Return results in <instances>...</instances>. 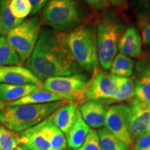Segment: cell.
Here are the masks:
<instances>
[{"instance_id": "1", "label": "cell", "mask_w": 150, "mask_h": 150, "mask_svg": "<svg viewBox=\"0 0 150 150\" xmlns=\"http://www.w3.org/2000/svg\"><path fill=\"white\" fill-rule=\"evenodd\" d=\"M25 67L40 80L72 75L80 69L69 50L65 33L48 28L41 29Z\"/></svg>"}, {"instance_id": "2", "label": "cell", "mask_w": 150, "mask_h": 150, "mask_svg": "<svg viewBox=\"0 0 150 150\" xmlns=\"http://www.w3.org/2000/svg\"><path fill=\"white\" fill-rule=\"evenodd\" d=\"M63 101L40 104L7 105L0 112V123L15 132H22L31 128L52 115Z\"/></svg>"}, {"instance_id": "3", "label": "cell", "mask_w": 150, "mask_h": 150, "mask_svg": "<svg viewBox=\"0 0 150 150\" xmlns=\"http://www.w3.org/2000/svg\"><path fill=\"white\" fill-rule=\"evenodd\" d=\"M69 50L79 66L94 74L98 66L97 30L91 25H81L65 34Z\"/></svg>"}, {"instance_id": "4", "label": "cell", "mask_w": 150, "mask_h": 150, "mask_svg": "<svg viewBox=\"0 0 150 150\" xmlns=\"http://www.w3.org/2000/svg\"><path fill=\"white\" fill-rule=\"evenodd\" d=\"M125 24L113 12L106 13L97 31L99 63L104 70H108L117 55L120 40L125 32Z\"/></svg>"}, {"instance_id": "5", "label": "cell", "mask_w": 150, "mask_h": 150, "mask_svg": "<svg viewBox=\"0 0 150 150\" xmlns=\"http://www.w3.org/2000/svg\"><path fill=\"white\" fill-rule=\"evenodd\" d=\"M42 16L47 25L60 32L79 27L83 17L76 0H49Z\"/></svg>"}, {"instance_id": "6", "label": "cell", "mask_w": 150, "mask_h": 150, "mask_svg": "<svg viewBox=\"0 0 150 150\" xmlns=\"http://www.w3.org/2000/svg\"><path fill=\"white\" fill-rule=\"evenodd\" d=\"M41 20L38 17L24 20L20 25L7 33V40L20 56L22 63L31 55L41 31Z\"/></svg>"}, {"instance_id": "7", "label": "cell", "mask_w": 150, "mask_h": 150, "mask_svg": "<svg viewBox=\"0 0 150 150\" xmlns=\"http://www.w3.org/2000/svg\"><path fill=\"white\" fill-rule=\"evenodd\" d=\"M116 93L114 75L106 72H95L75 99L81 104L89 101L111 100Z\"/></svg>"}, {"instance_id": "8", "label": "cell", "mask_w": 150, "mask_h": 150, "mask_svg": "<svg viewBox=\"0 0 150 150\" xmlns=\"http://www.w3.org/2000/svg\"><path fill=\"white\" fill-rule=\"evenodd\" d=\"M88 81L87 76L79 73L69 76H54L46 79L42 88L64 97L67 100L72 101L83 89Z\"/></svg>"}, {"instance_id": "9", "label": "cell", "mask_w": 150, "mask_h": 150, "mask_svg": "<svg viewBox=\"0 0 150 150\" xmlns=\"http://www.w3.org/2000/svg\"><path fill=\"white\" fill-rule=\"evenodd\" d=\"M130 110L131 106L128 104L112 105L107 109L105 121L106 128L128 147L134 143L129 131Z\"/></svg>"}, {"instance_id": "10", "label": "cell", "mask_w": 150, "mask_h": 150, "mask_svg": "<svg viewBox=\"0 0 150 150\" xmlns=\"http://www.w3.org/2000/svg\"><path fill=\"white\" fill-rule=\"evenodd\" d=\"M129 117V131L132 140L147 132V125L150 117V106L134 99L130 105Z\"/></svg>"}, {"instance_id": "11", "label": "cell", "mask_w": 150, "mask_h": 150, "mask_svg": "<svg viewBox=\"0 0 150 150\" xmlns=\"http://www.w3.org/2000/svg\"><path fill=\"white\" fill-rule=\"evenodd\" d=\"M0 83L14 85L33 84L42 87L41 80L27 67L20 65L0 66Z\"/></svg>"}, {"instance_id": "12", "label": "cell", "mask_w": 150, "mask_h": 150, "mask_svg": "<svg viewBox=\"0 0 150 150\" xmlns=\"http://www.w3.org/2000/svg\"><path fill=\"white\" fill-rule=\"evenodd\" d=\"M46 123L47 119L22 131L18 136L20 145H28L36 150H50Z\"/></svg>"}, {"instance_id": "13", "label": "cell", "mask_w": 150, "mask_h": 150, "mask_svg": "<svg viewBox=\"0 0 150 150\" xmlns=\"http://www.w3.org/2000/svg\"><path fill=\"white\" fill-rule=\"evenodd\" d=\"M83 120L92 128H100L105 125L106 102L102 101H89L82 104L79 108Z\"/></svg>"}, {"instance_id": "14", "label": "cell", "mask_w": 150, "mask_h": 150, "mask_svg": "<svg viewBox=\"0 0 150 150\" xmlns=\"http://www.w3.org/2000/svg\"><path fill=\"white\" fill-rule=\"evenodd\" d=\"M77 103L68 102L61 105L52 115V121L63 134L67 135L76 119Z\"/></svg>"}, {"instance_id": "15", "label": "cell", "mask_w": 150, "mask_h": 150, "mask_svg": "<svg viewBox=\"0 0 150 150\" xmlns=\"http://www.w3.org/2000/svg\"><path fill=\"white\" fill-rule=\"evenodd\" d=\"M118 50L130 58H139L142 52V38L136 28L130 26L125 30L120 40Z\"/></svg>"}, {"instance_id": "16", "label": "cell", "mask_w": 150, "mask_h": 150, "mask_svg": "<svg viewBox=\"0 0 150 150\" xmlns=\"http://www.w3.org/2000/svg\"><path fill=\"white\" fill-rule=\"evenodd\" d=\"M42 88V86L33 84L14 85L0 83V99L3 102H13L33 92L41 90Z\"/></svg>"}, {"instance_id": "17", "label": "cell", "mask_w": 150, "mask_h": 150, "mask_svg": "<svg viewBox=\"0 0 150 150\" xmlns=\"http://www.w3.org/2000/svg\"><path fill=\"white\" fill-rule=\"evenodd\" d=\"M90 130V127L83 120L79 110L78 109L76 121L66 135L67 145L70 149H78L83 145Z\"/></svg>"}, {"instance_id": "18", "label": "cell", "mask_w": 150, "mask_h": 150, "mask_svg": "<svg viewBox=\"0 0 150 150\" xmlns=\"http://www.w3.org/2000/svg\"><path fill=\"white\" fill-rule=\"evenodd\" d=\"M65 100H67V99L61 95L46 91V90L41 89L33 92L13 102L8 103L7 105L8 106H18V105L24 104H40Z\"/></svg>"}, {"instance_id": "19", "label": "cell", "mask_w": 150, "mask_h": 150, "mask_svg": "<svg viewBox=\"0 0 150 150\" xmlns=\"http://www.w3.org/2000/svg\"><path fill=\"white\" fill-rule=\"evenodd\" d=\"M11 0H1L0 5V34L6 35L11 30L20 25L24 20L14 16L10 8Z\"/></svg>"}, {"instance_id": "20", "label": "cell", "mask_w": 150, "mask_h": 150, "mask_svg": "<svg viewBox=\"0 0 150 150\" xmlns=\"http://www.w3.org/2000/svg\"><path fill=\"white\" fill-rule=\"evenodd\" d=\"M114 81L117 87V93L114 98L109 101V103L122 102L134 98L136 88L134 78L114 76Z\"/></svg>"}, {"instance_id": "21", "label": "cell", "mask_w": 150, "mask_h": 150, "mask_svg": "<svg viewBox=\"0 0 150 150\" xmlns=\"http://www.w3.org/2000/svg\"><path fill=\"white\" fill-rule=\"evenodd\" d=\"M110 74L118 77H129L134 70V61L131 58L120 53L115 56L110 66Z\"/></svg>"}, {"instance_id": "22", "label": "cell", "mask_w": 150, "mask_h": 150, "mask_svg": "<svg viewBox=\"0 0 150 150\" xmlns=\"http://www.w3.org/2000/svg\"><path fill=\"white\" fill-rule=\"evenodd\" d=\"M46 130L50 142V150H64L66 148L65 134L52 122V115L47 118Z\"/></svg>"}, {"instance_id": "23", "label": "cell", "mask_w": 150, "mask_h": 150, "mask_svg": "<svg viewBox=\"0 0 150 150\" xmlns=\"http://www.w3.org/2000/svg\"><path fill=\"white\" fill-rule=\"evenodd\" d=\"M22 63L20 56L11 47L6 35L0 36V66L20 65Z\"/></svg>"}, {"instance_id": "24", "label": "cell", "mask_w": 150, "mask_h": 150, "mask_svg": "<svg viewBox=\"0 0 150 150\" xmlns=\"http://www.w3.org/2000/svg\"><path fill=\"white\" fill-rule=\"evenodd\" d=\"M97 134L101 150H129L128 146L118 139L106 127L99 129Z\"/></svg>"}, {"instance_id": "25", "label": "cell", "mask_w": 150, "mask_h": 150, "mask_svg": "<svg viewBox=\"0 0 150 150\" xmlns=\"http://www.w3.org/2000/svg\"><path fill=\"white\" fill-rule=\"evenodd\" d=\"M136 83H150V53L144 54L135 65Z\"/></svg>"}, {"instance_id": "26", "label": "cell", "mask_w": 150, "mask_h": 150, "mask_svg": "<svg viewBox=\"0 0 150 150\" xmlns=\"http://www.w3.org/2000/svg\"><path fill=\"white\" fill-rule=\"evenodd\" d=\"M19 134L4 126L0 127V150H15L20 145Z\"/></svg>"}, {"instance_id": "27", "label": "cell", "mask_w": 150, "mask_h": 150, "mask_svg": "<svg viewBox=\"0 0 150 150\" xmlns=\"http://www.w3.org/2000/svg\"><path fill=\"white\" fill-rule=\"evenodd\" d=\"M10 8L16 18L24 20L31 14L32 6L29 0H11Z\"/></svg>"}, {"instance_id": "28", "label": "cell", "mask_w": 150, "mask_h": 150, "mask_svg": "<svg viewBox=\"0 0 150 150\" xmlns=\"http://www.w3.org/2000/svg\"><path fill=\"white\" fill-rule=\"evenodd\" d=\"M77 150H101L97 131L91 129L83 145Z\"/></svg>"}, {"instance_id": "29", "label": "cell", "mask_w": 150, "mask_h": 150, "mask_svg": "<svg viewBox=\"0 0 150 150\" xmlns=\"http://www.w3.org/2000/svg\"><path fill=\"white\" fill-rule=\"evenodd\" d=\"M135 99L150 106V83H136Z\"/></svg>"}, {"instance_id": "30", "label": "cell", "mask_w": 150, "mask_h": 150, "mask_svg": "<svg viewBox=\"0 0 150 150\" xmlns=\"http://www.w3.org/2000/svg\"><path fill=\"white\" fill-rule=\"evenodd\" d=\"M138 26L142 41L145 45H150V19L146 15H141L138 19Z\"/></svg>"}, {"instance_id": "31", "label": "cell", "mask_w": 150, "mask_h": 150, "mask_svg": "<svg viewBox=\"0 0 150 150\" xmlns=\"http://www.w3.org/2000/svg\"><path fill=\"white\" fill-rule=\"evenodd\" d=\"M131 150H150V134L146 132L134 141Z\"/></svg>"}, {"instance_id": "32", "label": "cell", "mask_w": 150, "mask_h": 150, "mask_svg": "<svg viewBox=\"0 0 150 150\" xmlns=\"http://www.w3.org/2000/svg\"><path fill=\"white\" fill-rule=\"evenodd\" d=\"M91 6L97 11H102L108 7L109 2L108 0H83Z\"/></svg>"}, {"instance_id": "33", "label": "cell", "mask_w": 150, "mask_h": 150, "mask_svg": "<svg viewBox=\"0 0 150 150\" xmlns=\"http://www.w3.org/2000/svg\"><path fill=\"white\" fill-rule=\"evenodd\" d=\"M29 1L32 6L31 15L33 16V15H35L40 12L44 8L49 0H29Z\"/></svg>"}, {"instance_id": "34", "label": "cell", "mask_w": 150, "mask_h": 150, "mask_svg": "<svg viewBox=\"0 0 150 150\" xmlns=\"http://www.w3.org/2000/svg\"><path fill=\"white\" fill-rule=\"evenodd\" d=\"M108 2H110L114 6L117 8H125L127 4L126 0H108Z\"/></svg>"}, {"instance_id": "35", "label": "cell", "mask_w": 150, "mask_h": 150, "mask_svg": "<svg viewBox=\"0 0 150 150\" xmlns=\"http://www.w3.org/2000/svg\"><path fill=\"white\" fill-rule=\"evenodd\" d=\"M15 150H36L31 147L25 145H19Z\"/></svg>"}, {"instance_id": "36", "label": "cell", "mask_w": 150, "mask_h": 150, "mask_svg": "<svg viewBox=\"0 0 150 150\" xmlns=\"http://www.w3.org/2000/svg\"><path fill=\"white\" fill-rule=\"evenodd\" d=\"M4 103L3 101L0 99V112L4 109Z\"/></svg>"}, {"instance_id": "37", "label": "cell", "mask_w": 150, "mask_h": 150, "mask_svg": "<svg viewBox=\"0 0 150 150\" xmlns=\"http://www.w3.org/2000/svg\"><path fill=\"white\" fill-rule=\"evenodd\" d=\"M147 132L149 133L150 134V117L149 120V122H148V125H147Z\"/></svg>"}, {"instance_id": "38", "label": "cell", "mask_w": 150, "mask_h": 150, "mask_svg": "<svg viewBox=\"0 0 150 150\" xmlns=\"http://www.w3.org/2000/svg\"><path fill=\"white\" fill-rule=\"evenodd\" d=\"M1 0H0V5H1Z\"/></svg>"}, {"instance_id": "39", "label": "cell", "mask_w": 150, "mask_h": 150, "mask_svg": "<svg viewBox=\"0 0 150 150\" xmlns=\"http://www.w3.org/2000/svg\"><path fill=\"white\" fill-rule=\"evenodd\" d=\"M65 150H72V149H65Z\"/></svg>"}]
</instances>
